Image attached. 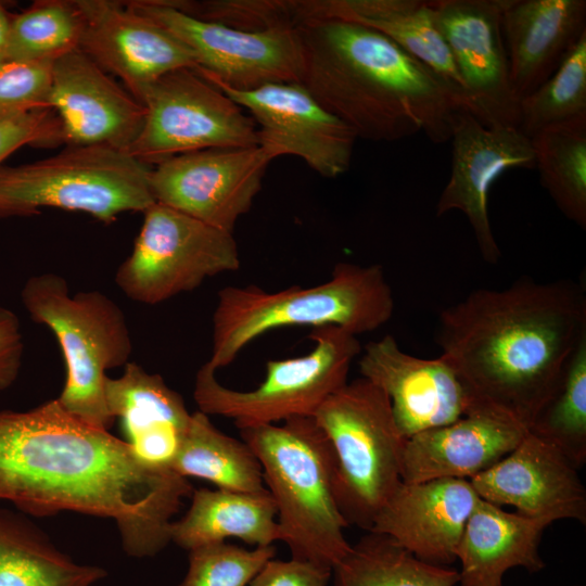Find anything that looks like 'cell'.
<instances>
[{"label":"cell","mask_w":586,"mask_h":586,"mask_svg":"<svg viewBox=\"0 0 586 586\" xmlns=\"http://www.w3.org/2000/svg\"><path fill=\"white\" fill-rule=\"evenodd\" d=\"M188 479L143 464L129 444L52 399L0 411V499L34 515L73 511L113 520L124 550L157 555L192 494Z\"/></svg>","instance_id":"obj_1"},{"label":"cell","mask_w":586,"mask_h":586,"mask_svg":"<svg viewBox=\"0 0 586 586\" xmlns=\"http://www.w3.org/2000/svg\"><path fill=\"white\" fill-rule=\"evenodd\" d=\"M585 335L581 284L523 278L505 289L474 290L444 308L437 344L469 398V412L528 431Z\"/></svg>","instance_id":"obj_2"},{"label":"cell","mask_w":586,"mask_h":586,"mask_svg":"<svg viewBox=\"0 0 586 586\" xmlns=\"http://www.w3.org/2000/svg\"><path fill=\"white\" fill-rule=\"evenodd\" d=\"M295 27L304 56L300 84L357 138L450 139L451 114L466 107L443 78L387 37L335 17Z\"/></svg>","instance_id":"obj_3"},{"label":"cell","mask_w":586,"mask_h":586,"mask_svg":"<svg viewBox=\"0 0 586 586\" xmlns=\"http://www.w3.org/2000/svg\"><path fill=\"white\" fill-rule=\"evenodd\" d=\"M277 509L280 540L291 558L333 569L351 550L336 500V461L314 417L242 428Z\"/></svg>","instance_id":"obj_4"},{"label":"cell","mask_w":586,"mask_h":586,"mask_svg":"<svg viewBox=\"0 0 586 586\" xmlns=\"http://www.w3.org/2000/svg\"><path fill=\"white\" fill-rule=\"evenodd\" d=\"M393 311V292L380 265L340 263L328 281L310 288L227 286L218 292L207 362L216 370L230 365L273 329L336 326L358 335L386 323Z\"/></svg>","instance_id":"obj_5"},{"label":"cell","mask_w":586,"mask_h":586,"mask_svg":"<svg viewBox=\"0 0 586 586\" xmlns=\"http://www.w3.org/2000/svg\"><path fill=\"white\" fill-rule=\"evenodd\" d=\"M30 318L55 335L66 368L61 406L84 422L109 430L114 418L105 400L106 370L125 366L132 352L126 317L99 291L69 293L66 280L46 272L30 277L21 292Z\"/></svg>","instance_id":"obj_6"},{"label":"cell","mask_w":586,"mask_h":586,"mask_svg":"<svg viewBox=\"0 0 586 586\" xmlns=\"http://www.w3.org/2000/svg\"><path fill=\"white\" fill-rule=\"evenodd\" d=\"M151 167L105 145H68L59 154L18 166L0 165V218L55 207L113 222L124 212L155 203Z\"/></svg>","instance_id":"obj_7"},{"label":"cell","mask_w":586,"mask_h":586,"mask_svg":"<svg viewBox=\"0 0 586 586\" xmlns=\"http://www.w3.org/2000/svg\"><path fill=\"white\" fill-rule=\"evenodd\" d=\"M336 461L335 493L347 524L369 532L402 483L405 438L385 393L359 378L329 395L314 413Z\"/></svg>","instance_id":"obj_8"},{"label":"cell","mask_w":586,"mask_h":586,"mask_svg":"<svg viewBox=\"0 0 586 586\" xmlns=\"http://www.w3.org/2000/svg\"><path fill=\"white\" fill-rule=\"evenodd\" d=\"M314 347L304 356L273 359L266 375L250 391L222 385L205 362L196 372L193 398L200 411L232 419L238 429L313 417L324 399L347 383L361 346L357 335L336 327L313 328Z\"/></svg>","instance_id":"obj_9"},{"label":"cell","mask_w":586,"mask_h":586,"mask_svg":"<svg viewBox=\"0 0 586 586\" xmlns=\"http://www.w3.org/2000/svg\"><path fill=\"white\" fill-rule=\"evenodd\" d=\"M143 214L132 252L115 275L132 301L158 304L196 289L206 278L240 268L231 232L158 203Z\"/></svg>","instance_id":"obj_10"},{"label":"cell","mask_w":586,"mask_h":586,"mask_svg":"<svg viewBox=\"0 0 586 586\" xmlns=\"http://www.w3.org/2000/svg\"><path fill=\"white\" fill-rule=\"evenodd\" d=\"M141 104L144 123L127 153L144 164L206 149L258 145L253 118L195 69L163 75Z\"/></svg>","instance_id":"obj_11"},{"label":"cell","mask_w":586,"mask_h":586,"mask_svg":"<svg viewBox=\"0 0 586 586\" xmlns=\"http://www.w3.org/2000/svg\"><path fill=\"white\" fill-rule=\"evenodd\" d=\"M125 3L182 41L195 56V71L209 82L240 91L301 82L304 56L295 26L244 30L193 17L166 0Z\"/></svg>","instance_id":"obj_12"},{"label":"cell","mask_w":586,"mask_h":586,"mask_svg":"<svg viewBox=\"0 0 586 586\" xmlns=\"http://www.w3.org/2000/svg\"><path fill=\"white\" fill-rule=\"evenodd\" d=\"M277 157L262 145L179 154L151 168V191L155 203L232 233Z\"/></svg>","instance_id":"obj_13"},{"label":"cell","mask_w":586,"mask_h":586,"mask_svg":"<svg viewBox=\"0 0 586 586\" xmlns=\"http://www.w3.org/2000/svg\"><path fill=\"white\" fill-rule=\"evenodd\" d=\"M450 140V176L437 201L436 216L460 211L483 259L497 264L501 252L488 215L489 190L508 169L535 168L532 141L515 126H485L463 107L451 114Z\"/></svg>","instance_id":"obj_14"},{"label":"cell","mask_w":586,"mask_h":586,"mask_svg":"<svg viewBox=\"0 0 586 586\" xmlns=\"http://www.w3.org/2000/svg\"><path fill=\"white\" fill-rule=\"evenodd\" d=\"M434 24L462 79L471 113L485 126L518 127L504 42L502 0H430Z\"/></svg>","instance_id":"obj_15"},{"label":"cell","mask_w":586,"mask_h":586,"mask_svg":"<svg viewBox=\"0 0 586 586\" xmlns=\"http://www.w3.org/2000/svg\"><path fill=\"white\" fill-rule=\"evenodd\" d=\"M246 110L256 124L258 145L302 158L324 178H336L351 165L355 132L327 111L300 82L247 91L211 82Z\"/></svg>","instance_id":"obj_16"},{"label":"cell","mask_w":586,"mask_h":586,"mask_svg":"<svg viewBox=\"0 0 586 586\" xmlns=\"http://www.w3.org/2000/svg\"><path fill=\"white\" fill-rule=\"evenodd\" d=\"M75 2L82 17L78 50L104 72L119 77L138 102L163 75L199 67L193 52L182 41L125 1Z\"/></svg>","instance_id":"obj_17"},{"label":"cell","mask_w":586,"mask_h":586,"mask_svg":"<svg viewBox=\"0 0 586 586\" xmlns=\"http://www.w3.org/2000/svg\"><path fill=\"white\" fill-rule=\"evenodd\" d=\"M358 366L361 378L388 397L395 424L405 440L451 423L470 410L458 377L443 357L412 356L391 334L367 343Z\"/></svg>","instance_id":"obj_18"},{"label":"cell","mask_w":586,"mask_h":586,"mask_svg":"<svg viewBox=\"0 0 586 586\" xmlns=\"http://www.w3.org/2000/svg\"><path fill=\"white\" fill-rule=\"evenodd\" d=\"M49 105L67 145H105L126 153L145 117L144 106L78 49L53 62Z\"/></svg>","instance_id":"obj_19"},{"label":"cell","mask_w":586,"mask_h":586,"mask_svg":"<svg viewBox=\"0 0 586 586\" xmlns=\"http://www.w3.org/2000/svg\"><path fill=\"white\" fill-rule=\"evenodd\" d=\"M577 471L556 446L527 432L511 453L469 481L480 498L497 506L550 523L585 524L586 488Z\"/></svg>","instance_id":"obj_20"},{"label":"cell","mask_w":586,"mask_h":586,"mask_svg":"<svg viewBox=\"0 0 586 586\" xmlns=\"http://www.w3.org/2000/svg\"><path fill=\"white\" fill-rule=\"evenodd\" d=\"M479 499L466 479L402 482L369 532L391 537L422 561L448 565L457 559L466 522Z\"/></svg>","instance_id":"obj_21"},{"label":"cell","mask_w":586,"mask_h":586,"mask_svg":"<svg viewBox=\"0 0 586 586\" xmlns=\"http://www.w3.org/2000/svg\"><path fill=\"white\" fill-rule=\"evenodd\" d=\"M501 24L510 84L520 102L586 34V1L502 0Z\"/></svg>","instance_id":"obj_22"},{"label":"cell","mask_w":586,"mask_h":586,"mask_svg":"<svg viewBox=\"0 0 586 586\" xmlns=\"http://www.w3.org/2000/svg\"><path fill=\"white\" fill-rule=\"evenodd\" d=\"M527 432L488 412L470 411L405 441L402 482L470 480L511 453Z\"/></svg>","instance_id":"obj_23"},{"label":"cell","mask_w":586,"mask_h":586,"mask_svg":"<svg viewBox=\"0 0 586 586\" xmlns=\"http://www.w3.org/2000/svg\"><path fill=\"white\" fill-rule=\"evenodd\" d=\"M105 400L112 417L122 419L135 456L152 469L171 470L191 419L181 395L160 374L127 362L120 377L107 378Z\"/></svg>","instance_id":"obj_24"},{"label":"cell","mask_w":586,"mask_h":586,"mask_svg":"<svg viewBox=\"0 0 586 586\" xmlns=\"http://www.w3.org/2000/svg\"><path fill=\"white\" fill-rule=\"evenodd\" d=\"M296 8L301 22L335 17L382 34L443 78L470 111L462 79L434 24L430 0H302Z\"/></svg>","instance_id":"obj_25"},{"label":"cell","mask_w":586,"mask_h":586,"mask_svg":"<svg viewBox=\"0 0 586 586\" xmlns=\"http://www.w3.org/2000/svg\"><path fill=\"white\" fill-rule=\"evenodd\" d=\"M548 520L504 511L480 498L469 515L456 558L460 586H502L512 568L534 573L545 568L539 544Z\"/></svg>","instance_id":"obj_26"},{"label":"cell","mask_w":586,"mask_h":586,"mask_svg":"<svg viewBox=\"0 0 586 586\" xmlns=\"http://www.w3.org/2000/svg\"><path fill=\"white\" fill-rule=\"evenodd\" d=\"M170 542L188 551L199 546L235 537L254 547L280 540L277 509L270 493H244L200 488L191 505L169 526Z\"/></svg>","instance_id":"obj_27"},{"label":"cell","mask_w":586,"mask_h":586,"mask_svg":"<svg viewBox=\"0 0 586 586\" xmlns=\"http://www.w3.org/2000/svg\"><path fill=\"white\" fill-rule=\"evenodd\" d=\"M106 576L60 551L38 528L0 511V586H92Z\"/></svg>","instance_id":"obj_28"},{"label":"cell","mask_w":586,"mask_h":586,"mask_svg":"<svg viewBox=\"0 0 586 586\" xmlns=\"http://www.w3.org/2000/svg\"><path fill=\"white\" fill-rule=\"evenodd\" d=\"M171 470L186 479L206 480L220 489L244 493L267 489L262 466L252 448L243 440L219 431L200 410L191 413Z\"/></svg>","instance_id":"obj_29"},{"label":"cell","mask_w":586,"mask_h":586,"mask_svg":"<svg viewBox=\"0 0 586 586\" xmlns=\"http://www.w3.org/2000/svg\"><path fill=\"white\" fill-rule=\"evenodd\" d=\"M333 586H456L459 572L415 557L391 537L368 532L332 569Z\"/></svg>","instance_id":"obj_30"},{"label":"cell","mask_w":586,"mask_h":586,"mask_svg":"<svg viewBox=\"0 0 586 586\" xmlns=\"http://www.w3.org/2000/svg\"><path fill=\"white\" fill-rule=\"evenodd\" d=\"M543 188L571 221L586 229V115L547 126L532 138Z\"/></svg>","instance_id":"obj_31"},{"label":"cell","mask_w":586,"mask_h":586,"mask_svg":"<svg viewBox=\"0 0 586 586\" xmlns=\"http://www.w3.org/2000/svg\"><path fill=\"white\" fill-rule=\"evenodd\" d=\"M528 432L556 446L576 468L586 461V335L566 362Z\"/></svg>","instance_id":"obj_32"},{"label":"cell","mask_w":586,"mask_h":586,"mask_svg":"<svg viewBox=\"0 0 586 586\" xmlns=\"http://www.w3.org/2000/svg\"><path fill=\"white\" fill-rule=\"evenodd\" d=\"M82 17L75 2L39 0L12 15L7 60L54 62L77 50Z\"/></svg>","instance_id":"obj_33"},{"label":"cell","mask_w":586,"mask_h":586,"mask_svg":"<svg viewBox=\"0 0 586 586\" xmlns=\"http://www.w3.org/2000/svg\"><path fill=\"white\" fill-rule=\"evenodd\" d=\"M586 115V34L555 73L519 102L518 128L530 139L543 128Z\"/></svg>","instance_id":"obj_34"},{"label":"cell","mask_w":586,"mask_h":586,"mask_svg":"<svg viewBox=\"0 0 586 586\" xmlns=\"http://www.w3.org/2000/svg\"><path fill=\"white\" fill-rule=\"evenodd\" d=\"M273 545L246 549L215 543L189 550V566L179 586H247L264 564L275 558Z\"/></svg>","instance_id":"obj_35"},{"label":"cell","mask_w":586,"mask_h":586,"mask_svg":"<svg viewBox=\"0 0 586 586\" xmlns=\"http://www.w3.org/2000/svg\"><path fill=\"white\" fill-rule=\"evenodd\" d=\"M53 62H0V115L51 109Z\"/></svg>","instance_id":"obj_36"},{"label":"cell","mask_w":586,"mask_h":586,"mask_svg":"<svg viewBox=\"0 0 586 586\" xmlns=\"http://www.w3.org/2000/svg\"><path fill=\"white\" fill-rule=\"evenodd\" d=\"M60 143H64L62 124L52 109L0 115V165L21 146Z\"/></svg>","instance_id":"obj_37"},{"label":"cell","mask_w":586,"mask_h":586,"mask_svg":"<svg viewBox=\"0 0 586 586\" xmlns=\"http://www.w3.org/2000/svg\"><path fill=\"white\" fill-rule=\"evenodd\" d=\"M332 569L313 562L290 559L267 561L250 586H327Z\"/></svg>","instance_id":"obj_38"},{"label":"cell","mask_w":586,"mask_h":586,"mask_svg":"<svg viewBox=\"0 0 586 586\" xmlns=\"http://www.w3.org/2000/svg\"><path fill=\"white\" fill-rule=\"evenodd\" d=\"M24 352L23 336L17 316L0 307V390L10 387L16 380Z\"/></svg>","instance_id":"obj_39"},{"label":"cell","mask_w":586,"mask_h":586,"mask_svg":"<svg viewBox=\"0 0 586 586\" xmlns=\"http://www.w3.org/2000/svg\"><path fill=\"white\" fill-rule=\"evenodd\" d=\"M12 15L0 2V62L7 60Z\"/></svg>","instance_id":"obj_40"}]
</instances>
